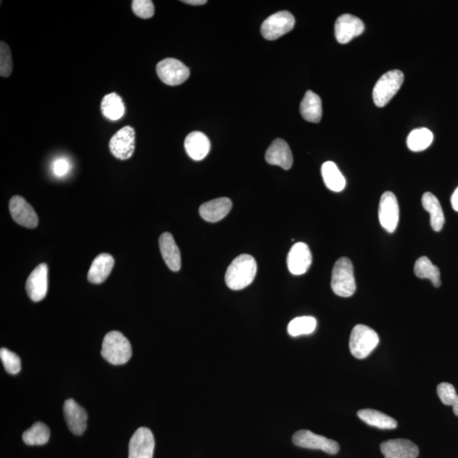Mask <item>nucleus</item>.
<instances>
[{
	"label": "nucleus",
	"mask_w": 458,
	"mask_h": 458,
	"mask_svg": "<svg viewBox=\"0 0 458 458\" xmlns=\"http://www.w3.org/2000/svg\"><path fill=\"white\" fill-rule=\"evenodd\" d=\"M257 264L255 258L248 254H242L229 265L225 274L227 286L233 290L248 287L256 278Z\"/></svg>",
	"instance_id": "1"
},
{
	"label": "nucleus",
	"mask_w": 458,
	"mask_h": 458,
	"mask_svg": "<svg viewBox=\"0 0 458 458\" xmlns=\"http://www.w3.org/2000/svg\"><path fill=\"white\" fill-rule=\"evenodd\" d=\"M101 355L112 365L125 364L132 355L130 340L121 332H109L102 343Z\"/></svg>",
	"instance_id": "2"
},
{
	"label": "nucleus",
	"mask_w": 458,
	"mask_h": 458,
	"mask_svg": "<svg viewBox=\"0 0 458 458\" xmlns=\"http://www.w3.org/2000/svg\"><path fill=\"white\" fill-rule=\"evenodd\" d=\"M331 288L340 297H350L355 292L353 265L347 257H342L335 263L332 271Z\"/></svg>",
	"instance_id": "3"
},
{
	"label": "nucleus",
	"mask_w": 458,
	"mask_h": 458,
	"mask_svg": "<svg viewBox=\"0 0 458 458\" xmlns=\"http://www.w3.org/2000/svg\"><path fill=\"white\" fill-rule=\"evenodd\" d=\"M380 343V337L373 328L363 324L355 325L350 337L351 353L358 359L368 358Z\"/></svg>",
	"instance_id": "4"
},
{
	"label": "nucleus",
	"mask_w": 458,
	"mask_h": 458,
	"mask_svg": "<svg viewBox=\"0 0 458 458\" xmlns=\"http://www.w3.org/2000/svg\"><path fill=\"white\" fill-rule=\"evenodd\" d=\"M404 74L400 70L389 71L378 79L373 90V98L378 107H384L401 88Z\"/></svg>",
	"instance_id": "5"
},
{
	"label": "nucleus",
	"mask_w": 458,
	"mask_h": 458,
	"mask_svg": "<svg viewBox=\"0 0 458 458\" xmlns=\"http://www.w3.org/2000/svg\"><path fill=\"white\" fill-rule=\"evenodd\" d=\"M295 24L294 17L289 11L282 10L272 15L263 21L261 33L265 39L276 40L290 33Z\"/></svg>",
	"instance_id": "6"
},
{
	"label": "nucleus",
	"mask_w": 458,
	"mask_h": 458,
	"mask_svg": "<svg viewBox=\"0 0 458 458\" xmlns=\"http://www.w3.org/2000/svg\"><path fill=\"white\" fill-rule=\"evenodd\" d=\"M157 73L165 85L177 86L187 80L191 71L180 60L166 58L157 64Z\"/></svg>",
	"instance_id": "7"
},
{
	"label": "nucleus",
	"mask_w": 458,
	"mask_h": 458,
	"mask_svg": "<svg viewBox=\"0 0 458 458\" xmlns=\"http://www.w3.org/2000/svg\"><path fill=\"white\" fill-rule=\"evenodd\" d=\"M292 441L299 448L321 450L331 455H335L340 450V446L335 441L314 434L309 430L297 431L293 435Z\"/></svg>",
	"instance_id": "8"
},
{
	"label": "nucleus",
	"mask_w": 458,
	"mask_h": 458,
	"mask_svg": "<svg viewBox=\"0 0 458 458\" xmlns=\"http://www.w3.org/2000/svg\"><path fill=\"white\" fill-rule=\"evenodd\" d=\"M109 147L113 156L119 160L130 159L135 150L134 128L126 126L117 131L109 140Z\"/></svg>",
	"instance_id": "9"
},
{
	"label": "nucleus",
	"mask_w": 458,
	"mask_h": 458,
	"mask_svg": "<svg viewBox=\"0 0 458 458\" xmlns=\"http://www.w3.org/2000/svg\"><path fill=\"white\" fill-rule=\"evenodd\" d=\"M400 209L398 202L392 192H385L381 196L378 207V219L382 227L388 233L395 232L398 225Z\"/></svg>",
	"instance_id": "10"
},
{
	"label": "nucleus",
	"mask_w": 458,
	"mask_h": 458,
	"mask_svg": "<svg viewBox=\"0 0 458 458\" xmlns=\"http://www.w3.org/2000/svg\"><path fill=\"white\" fill-rule=\"evenodd\" d=\"M155 439L148 428H139L132 434L128 448V458H153Z\"/></svg>",
	"instance_id": "11"
},
{
	"label": "nucleus",
	"mask_w": 458,
	"mask_h": 458,
	"mask_svg": "<svg viewBox=\"0 0 458 458\" xmlns=\"http://www.w3.org/2000/svg\"><path fill=\"white\" fill-rule=\"evenodd\" d=\"M364 30L365 26L361 19L350 14L342 15L335 21V37L340 44L349 43L355 37L361 35Z\"/></svg>",
	"instance_id": "12"
},
{
	"label": "nucleus",
	"mask_w": 458,
	"mask_h": 458,
	"mask_svg": "<svg viewBox=\"0 0 458 458\" xmlns=\"http://www.w3.org/2000/svg\"><path fill=\"white\" fill-rule=\"evenodd\" d=\"M10 213L14 221L28 229L39 225V218L33 206L21 196L16 195L10 200Z\"/></svg>",
	"instance_id": "13"
},
{
	"label": "nucleus",
	"mask_w": 458,
	"mask_h": 458,
	"mask_svg": "<svg viewBox=\"0 0 458 458\" xmlns=\"http://www.w3.org/2000/svg\"><path fill=\"white\" fill-rule=\"evenodd\" d=\"M312 263V252L310 251L308 245L303 242L294 244L288 254V268L293 275L299 276L306 274L311 267Z\"/></svg>",
	"instance_id": "14"
},
{
	"label": "nucleus",
	"mask_w": 458,
	"mask_h": 458,
	"mask_svg": "<svg viewBox=\"0 0 458 458\" xmlns=\"http://www.w3.org/2000/svg\"><path fill=\"white\" fill-rule=\"evenodd\" d=\"M26 293L34 302L44 300L48 291V266L41 263L29 275L26 283Z\"/></svg>",
	"instance_id": "15"
},
{
	"label": "nucleus",
	"mask_w": 458,
	"mask_h": 458,
	"mask_svg": "<svg viewBox=\"0 0 458 458\" xmlns=\"http://www.w3.org/2000/svg\"><path fill=\"white\" fill-rule=\"evenodd\" d=\"M381 452L385 458H417L418 446L406 439H396L382 443Z\"/></svg>",
	"instance_id": "16"
},
{
	"label": "nucleus",
	"mask_w": 458,
	"mask_h": 458,
	"mask_svg": "<svg viewBox=\"0 0 458 458\" xmlns=\"http://www.w3.org/2000/svg\"><path fill=\"white\" fill-rule=\"evenodd\" d=\"M265 159L268 164L279 166L285 170L292 168L293 155L290 148L285 140L275 139L268 147Z\"/></svg>",
	"instance_id": "17"
},
{
	"label": "nucleus",
	"mask_w": 458,
	"mask_h": 458,
	"mask_svg": "<svg viewBox=\"0 0 458 458\" xmlns=\"http://www.w3.org/2000/svg\"><path fill=\"white\" fill-rule=\"evenodd\" d=\"M64 416L68 428L74 434L81 435L87 429L88 415L83 408L73 399H68L64 403Z\"/></svg>",
	"instance_id": "18"
},
{
	"label": "nucleus",
	"mask_w": 458,
	"mask_h": 458,
	"mask_svg": "<svg viewBox=\"0 0 458 458\" xmlns=\"http://www.w3.org/2000/svg\"><path fill=\"white\" fill-rule=\"evenodd\" d=\"M232 202L230 199H215L204 203L200 207V215L204 220L209 222H218L224 218L230 213Z\"/></svg>",
	"instance_id": "19"
},
{
	"label": "nucleus",
	"mask_w": 458,
	"mask_h": 458,
	"mask_svg": "<svg viewBox=\"0 0 458 458\" xmlns=\"http://www.w3.org/2000/svg\"><path fill=\"white\" fill-rule=\"evenodd\" d=\"M185 150L188 156L195 161H202L210 152L209 139L202 132H192L184 140Z\"/></svg>",
	"instance_id": "20"
},
{
	"label": "nucleus",
	"mask_w": 458,
	"mask_h": 458,
	"mask_svg": "<svg viewBox=\"0 0 458 458\" xmlns=\"http://www.w3.org/2000/svg\"><path fill=\"white\" fill-rule=\"evenodd\" d=\"M159 246L166 266L173 272H179L181 270V253L172 234H162L159 238Z\"/></svg>",
	"instance_id": "21"
},
{
	"label": "nucleus",
	"mask_w": 458,
	"mask_h": 458,
	"mask_svg": "<svg viewBox=\"0 0 458 458\" xmlns=\"http://www.w3.org/2000/svg\"><path fill=\"white\" fill-rule=\"evenodd\" d=\"M114 264L115 260L109 254L98 255L91 265L88 274L89 281L96 285L105 282L111 274Z\"/></svg>",
	"instance_id": "22"
},
{
	"label": "nucleus",
	"mask_w": 458,
	"mask_h": 458,
	"mask_svg": "<svg viewBox=\"0 0 458 458\" xmlns=\"http://www.w3.org/2000/svg\"><path fill=\"white\" fill-rule=\"evenodd\" d=\"M300 112L303 118L308 122L319 123L323 115L320 97L312 91H308L301 101Z\"/></svg>",
	"instance_id": "23"
},
{
	"label": "nucleus",
	"mask_w": 458,
	"mask_h": 458,
	"mask_svg": "<svg viewBox=\"0 0 458 458\" xmlns=\"http://www.w3.org/2000/svg\"><path fill=\"white\" fill-rule=\"evenodd\" d=\"M422 204L430 214V224L435 232H440L445 224V215L440 202L432 193L426 192L422 197Z\"/></svg>",
	"instance_id": "24"
},
{
	"label": "nucleus",
	"mask_w": 458,
	"mask_h": 458,
	"mask_svg": "<svg viewBox=\"0 0 458 458\" xmlns=\"http://www.w3.org/2000/svg\"><path fill=\"white\" fill-rule=\"evenodd\" d=\"M322 176L325 185L334 192H342L346 185V179L335 162L326 161L322 166Z\"/></svg>",
	"instance_id": "25"
},
{
	"label": "nucleus",
	"mask_w": 458,
	"mask_h": 458,
	"mask_svg": "<svg viewBox=\"0 0 458 458\" xmlns=\"http://www.w3.org/2000/svg\"><path fill=\"white\" fill-rule=\"evenodd\" d=\"M359 419L367 425L380 430H393L397 427V422L389 416L373 409H363L358 412Z\"/></svg>",
	"instance_id": "26"
},
{
	"label": "nucleus",
	"mask_w": 458,
	"mask_h": 458,
	"mask_svg": "<svg viewBox=\"0 0 458 458\" xmlns=\"http://www.w3.org/2000/svg\"><path fill=\"white\" fill-rule=\"evenodd\" d=\"M100 109L102 114L111 121L122 118L126 111L123 98L116 93L108 94L102 98Z\"/></svg>",
	"instance_id": "27"
},
{
	"label": "nucleus",
	"mask_w": 458,
	"mask_h": 458,
	"mask_svg": "<svg viewBox=\"0 0 458 458\" xmlns=\"http://www.w3.org/2000/svg\"><path fill=\"white\" fill-rule=\"evenodd\" d=\"M414 272L419 279H428L435 288L441 287V272L427 256L420 257L415 263Z\"/></svg>",
	"instance_id": "28"
},
{
	"label": "nucleus",
	"mask_w": 458,
	"mask_h": 458,
	"mask_svg": "<svg viewBox=\"0 0 458 458\" xmlns=\"http://www.w3.org/2000/svg\"><path fill=\"white\" fill-rule=\"evenodd\" d=\"M434 134L428 128L422 127L412 130L407 139L408 149L414 152H420V151L428 149L433 143Z\"/></svg>",
	"instance_id": "29"
},
{
	"label": "nucleus",
	"mask_w": 458,
	"mask_h": 458,
	"mask_svg": "<svg viewBox=\"0 0 458 458\" xmlns=\"http://www.w3.org/2000/svg\"><path fill=\"white\" fill-rule=\"evenodd\" d=\"M51 437V431L44 423L37 422L26 430L22 434L25 444L28 446H42L46 444Z\"/></svg>",
	"instance_id": "30"
},
{
	"label": "nucleus",
	"mask_w": 458,
	"mask_h": 458,
	"mask_svg": "<svg viewBox=\"0 0 458 458\" xmlns=\"http://www.w3.org/2000/svg\"><path fill=\"white\" fill-rule=\"evenodd\" d=\"M317 328L315 317L305 316L293 319L288 325V333L293 337L312 334Z\"/></svg>",
	"instance_id": "31"
},
{
	"label": "nucleus",
	"mask_w": 458,
	"mask_h": 458,
	"mask_svg": "<svg viewBox=\"0 0 458 458\" xmlns=\"http://www.w3.org/2000/svg\"><path fill=\"white\" fill-rule=\"evenodd\" d=\"M437 394L441 403L446 406H452L454 414L458 417V396L454 386L449 383H441L438 385Z\"/></svg>",
	"instance_id": "32"
},
{
	"label": "nucleus",
	"mask_w": 458,
	"mask_h": 458,
	"mask_svg": "<svg viewBox=\"0 0 458 458\" xmlns=\"http://www.w3.org/2000/svg\"><path fill=\"white\" fill-rule=\"evenodd\" d=\"M0 358L7 373L10 374H17L21 369V358L15 352L6 348L0 350Z\"/></svg>",
	"instance_id": "33"
},
{
	"label": "nucleus",
	"mask_w": 458,
	"mask_h": 458,
	"mask_svg": "<svg viewBox=\"0 0 458 458\" xmlns=\"http://www.w3.org/2000/svg\"><path fill=\"white\" fill-rule=\"evenodd\" d=\"M13 62L8 44L1 41L0 43V76L8 78L12 73Z\"/></svg>",
	"instance_id": "34"
},
{
	"label": "nucleus",
	"mask_w": 458,
	"mask_h": 458,
	"mask_svg": "<svg viewBox=\"0 0 458 458\" xmlns=\"http://www.w3.org/2000/svg\"><path fill=\"white\" fill-rule=\"evenodd\" d=\"M132 9L136 16L142 19H150L155 14L154 3L150 0H134Z\"/></svg>",
	"instance_id": "35"
},
{
	"label": "nucleus",
	"mask_w": 458,
	"mask_h": 458,
	"mask_svg": "<svg viewBox=\"0 0 458 458\" xmlns=\"http://www.w3.org/2000/svg\"><path fill=\"white\" fill-rule=\"evenodd\" d=\"M69 164L65 159H58L54 162L53 165V171H54L55 175L58 177H62L66 175V174L69 171Z\"/></svg>",
	"instance_id": "36"
},
{
	"label": "nucleus",
	"mask_w": 458,
	"mask_h": 458,
	"mask_svg": "<svg viewBox=\"0 0 458 458\" xmlns=\"http://www.w3.org/2000/svg\"><path fill=\"white\" fill-rule=\"evenodd\" d=\"M450 203H452L454 211H458V187L454 191L452 198H450Z\"/></svg>",
	"instance_id": "37"
},
{
	"label": "nucleus",
	"mask_w": 458,
	"mask_h": 458,
	"mask_svg": "<svg viewBox=\"0 0 458 458\" xmlns=\"http://www.w3.org/2000/svg\"><path fill=\"white\" fill-rule=\"evenodd\" d=\"M191 6H203L207 3L206 0H187V1H182Z\"/></svg>",
	"instance_id": "38"
}]
</instances>
